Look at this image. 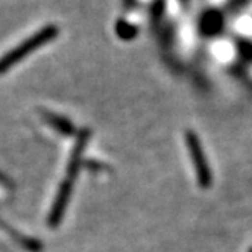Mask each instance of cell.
Listing matches in <instances>:
<instances>
[{
    "mask_svg": "<svg viewBox=\"0 0 252 252\" xmlns=\"http://www.w3.org/2000/svg\"><path fill=\"white\" fill-rule=\"evenodd\" d=\"M58 32H60L58 26L49 25V26L43 28L41 31L35 32L32 37L26 38L19 46H15L14 49H11L6 55H3L2 58H0V75L5 73V71H8V70H11L17 63H20L22 60H25L28 55L33 53L37 49L46 46L50 41H53L58 37Z\"/></svg>",
    "mask_w": 252,
    "mask_h": 252,
    "instance_id": "6da1fadb",
    "label": "cell"
},
{
    "mask_svg": "<svg viewBox=\"0 0 252 252\" xmlns=\"http://www.w3.org/2000/svg\"><path fill=\"white\" fill-rule=\"evenodd\" d=\"M184 135H186V145L189 148L191 163H193V167L196 172L197 184H199L202 189H210L213 184V173L208 167L202 143H201L199 137L196 135V132H193V131H186Z\"/></svg>",
    "mask_w": 252,
    "mask_h": 252,
    "instance_id": "7a4b0ae2",
    "label": "cell"
},
{
    "mask_svg": "<svg viewBox=\"0 0 252 252\" xmlns=\"http://www.w3.org/2000/svg\"><path fill=\"white\" fill-rule=\"evenodd\" d=\"M71 190H73V179H64L61 183L58 191H57V196H55V201L52 204V208L49 211V216H47V225L50 228H57L63 218H64V213L68 207V202H70V197H71Z\"/></svg>",
    "mask_w": 252,
    "mask_h": 252,
    "instance_id": "3957f363",
    "label": "cell"
},
{
    "mask_svg": "<svg viewBox=\"0 0 252 252\" xmlns=\"http://www.w3.org/2000/svg\"><path fill=\"white\" fill-rule=\"evenodd\" d=\"M88 138H90V131L88 129H82L78 134L75 148H73V151H71L70 161H68V166H67V178L68 179H75L76 175H78V172H79V169H81L84 148H85V145L88 143Z\"/></svg>",
    "mask_w": 252,
    "mask_h": 252,
    "instance_id": "277c9868",
    "label": "cell"
},
{
    "mask_svg": "<svg viewBox=\"0 0 252 252\" xmlns=\"http://www.w3.org/2000/svg\"><path fill=\"white\" fill-rule=\"evenodd\" d=\"M41 116L44 117V120L52 126L53 129H57L60 134H64V135H71L75 132V126L71 123L68 119L63 117V116H58L55 113H50V111H46L43 110L41 111Z\"/></svg>",
    "mask_w": 252,
    "mask_h": 252,
    "instance_id": "5b68a950",
    "label": "cell"
},
{
    "mask_svg": "<svg viewBox=\"0 0 252 252\" xmlns=\"http://www.w3.org/2000/svg\"><path fill=\"white\" fill-rule=\"evenodd\" d=\"M0 226H2L3 229H6V231L9 232V236H11L15 242H19L20 246L25 248L26 251H29V252H41V251H43V245H41L40 242H37L35 239L22 236V232L12 229L11 226H8V225H5V223H0Z\"/></svg>",
    "mask_w": 252,
    "mask_h": 252,
    "instance_id": "8992f818",
    "label": "cell"
},
{
    "mask_svg": "<svg viewBox=\"0 0 252 252\" xmlns=\"http://www.w3.org/2000/svg\"><path fill=\"white\" fill-rule=\"evenodd\" d=\"M0 183L2 184H9V181H8V178L3 175V173H0Z\"/></svg>",
    "mask_w": 252,
    "mask_h": 252,
    "instance_id": "52a82bcc",
    "label": "cell"
},
{
    "mask_svg": "<svg viewBox=\"0 0 252 252\" xmlns=\"http://www.w3.org/2000/svg\"><path fill=\"white\" fill-rule=\"evenodd\" d=\"M249 252H252V249H249Z\"/></svg>",
    "mask_w": 252,
    "mask_h": 252,
    "instance_id": "ba28073f",
    "label": "cell"
}]
</instances>
